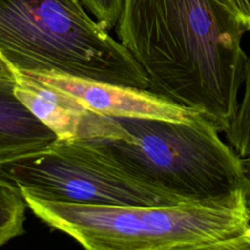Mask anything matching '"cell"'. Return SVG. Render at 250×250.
<instances>
[{
	"label": "cell",
	"instance_id": "cell-1",
	"mask_svg": "<svg viewBox=\"0 0 250 250\" xmlns=\"http://www.w3.org/2000/svg\"><path fill=\"white\" fill-rule=\"evenodd\" d=\"M115 27L146 90L229 129L248 59L229 0H122Z\"/></svg>",
	"mask_w": 250,
	"mask_h": 250
},
{
	"label": "cell",
	"instance_id": "cell-2",
	"mask_svg": "<svg viewBox=\"0 0 250 250\" xmlns=\"http://www.w3.org/2000/svg\"><path fill=\"white\" fill-rule=\"evenodd\" d=\"M32 213L90 250H250L243 188L168 206L68 203L23 195Z\"/></svg>",
	"mask_w": 250,
	"mask_h": 250
},
{
	"label": "cell",
	"instance_id": "cell-3",
	"mask_svg": "<svg viewBox=\"0 0 250 250\" xmlns=\"http://www.w3.org/2000/svg\"><path fill=\"white\" fill-rule=\"evenodd\" d=\"M0 55L17 73L148 87L131 53L80 0H0Z\"/></svg>",
	"mask_w": 250,
	"mask_h": 250
},
{
	"label": "cell",
	"instance_id": "cell-4",
	"mask_svg": "<svg viewBox=\"0 0 250 250\" xmlns=\"http://www.w3.org/2000/svg\"><path fill=\"white\" fill-rule=\"evenodd\" d=\"M110 119L111 136L101 138L137 176L189 201L222 198L242 188V158L204 114L188 122Z\"/></svg>",
	"mask_w": 250,
	"mask_h": 250
},
{
	"label": "cell",
	"instance_id": "cell-5",
	"mask_svg": "<svg viewBox=\"0 0 250 250\" xmlns=\"http://www.w3.org/2000/svg\"><path fill=\"white\" fill-rule=\"evenodd\" d=\"M23 195L68 203L168 206L187 200L125 167L101 137L59 140L0 163Z\"/></svg>",
	"mask_w": 250,
	"mask_h": 250
},
{
	"label": "cell",
	"instance_id": "cell-6",
	"mask_svg": "<svg viewBox=\"0 0 250 250\" xmlns=\"http://www.w3.org/2000/svg\"><path fill=\"white\" fill-rule=\"evenodd\" d=\"M26 75L71 95L88 109L105 116L188 122L201 113L171 103L148 90L64 75L31 73Z\"/></svg>",
	"mask_w": 250,
	"mask_h": 250
},
{
	"label": "cell",
	"instance_id": "cell-7",
	"mask_svg": "<svg viewBox=\"0 0 250 250\" xmlns=\"http://www.w3.org/2000/svg\"><path fill=\"white\" fill-rule=\"evenodd\" d=\"M15 94L59 140L104 137L108 117L85 107L71 95L18 73Z\"/></svg>",
	"mask_w": 250,
	"mask_h": 250
},
{
	"label": "cell",
	"instance_id": "cell-8",
	"mask_svg": "<svg viewBox=\"0 0 250 250\" xmlns=\"http://www.w3.org/2000/svg\"><path fill=\"white\" fill-rule=\"evenodd\" d=\"M16 79L0 78V163L41 150L57 136L15 94Z\"/></svg>",
	"mask_w": 250,
	"mask_h": 250
},
{
	"label": "cell",
	"instance_id": "cell-9",
	"mask_svg": "<svg viewBox=\"0 0 250 250\" xmlns=\"http://www.w3.org/2000/svg\"><path fill=\"white\" fill-rule=\"evenodd\" d=\"M26 208L21 190L0 177V247L24 233Z\"/></svg>",
	"mask_w": 250,
	"mask_h": 250
},
{
	"label": "cell",
	"instance_id": "cell-10",
	"mask_svg": "<svg viewBox=\"0 0 250 250\" xmlns=\"http://www.w3.org/2000/svg\"><path fill=\"white\" fill-rule=\"evenodd\" d=\"M242 88V97L225 134L229 146L244 158L250 156V57L245 64Z\"/></svg>",
	"mask_w": 250,
	"mask_h": 250
},
{
	"label": "cell",
	"instance_id": "cell-11",
	"mask_svg": "<svg viewBox=\"0 0 250 250\" xmlns=\"http://www.w3.org/2000/svg\"><path fill=\"white\" fill-rule=\"evenodd\" d=\"M84 7L91 12L97 21L105 29L115 27L121 9L122 0H80Z\"/></svg>",
	"mask_w": 250,
	"mask_h": 250
},
{
	"label": "cell",
	"instance_id": "cell-12",
	"mask_svg": "<svg viewBox=\"0 0 250 250\" xmlns=\"http://www.w3.org/2000/svg\"><path fill=\"white\" fill-rule=\"evenodd\" d=\"M234 7L244 31H250V0H229Z\"/></svg>",
	"mask_w": 250,
	"mask_h": 250
},
{
	"label": "cell",
	"instance_id": "cell-13",
	"mask_svg": "<svg viewBox=\"0 0 250 250\" xmlns=\"http://www.w3.org/2000/svg\"><path fill=\"white\" fill-rule=\"evenodd\" d=\"M243 166V193L246 207L250 215V156L242 158Z\"/></svg>",
	"mask_w": 250,
	"mask_h": 250
},
{
	"label": "cell",
	"instance_id": "cell-14",
	"mask_svg": "<svg viewBox=\"0 0 250 250\" xmlns=\"http://www.w3.org/2000/svg\"><path fill=\"white\" fill-rule=\"evenodd\" d=\"M17 75H18V73L12 68V66L0 55V78L16 79Z\"/></svg>",
	"mask_w": 250,
	"mask_h": 250
}]
</instances>
